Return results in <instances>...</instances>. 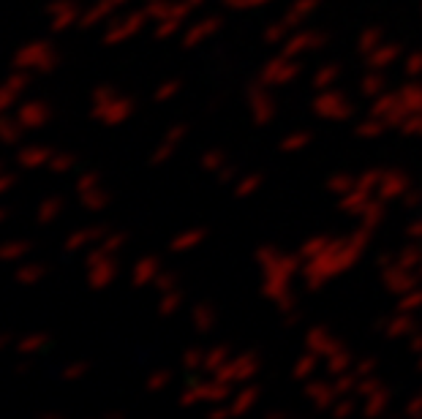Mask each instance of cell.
I'll use <instances>...</instances> for the list:
<instances>
[{"label": "cell", "mask_w": 422, "mask_h": 419, "mask_svg": "<svg viewBox=\"0 0 422 419\" xmlns=\"http://www.w3.org/2000/svg\"><path fill=\"white\" fill-rule=\"evenodd\" d=\"M11 66L22 71H30V74H52L60 66V54L55 52V47L50 41H33V44L22 47L14 54Z\"/></svg>", "instance_id": "1"}, {"label": "cell", "mask_w": 422, "mask_h": 419, "mask_svg": "<svg viewBox=\"0 0 422 419\" xmlns=\"http://www.w3.org/2000/svg\"><path fill=\"white\" fill-rule=\"evenodd\" d=\"M19 120V125L25 128V131H35V128H41L44 122L52 117V109L44 104V101H38V98H33V101H25V104L17 106V115H14Z\"/></svg>", "instance_id": "2"}, {"label": "cell", "mask_w": 422, "mask_h": 419, "mask_svg": "<svg viewBox=\"0 0 422 419\" xmlns=\"http://www.w3.org/2000/svg\"><path fill=\"white\" fill-rule=\"evenodd\" d=\"M50 158H52V150H50V147L33 144V147H22L14 161H17V166H22V169H38V166H47Z\"/></svg>", "instance_id": "3"}, {"label": "cell", "mask_w": 422, "mask_h": 419, "mask_svg": "<svg viewBox=\"0 0 422 419\" xmlns=\"http://www.w3.org/2000/svg\"><path fill=\"white\" fill-rule=\"evenodd\" d=\"M63 207H66V199L63 196H50L44 202H38V207H35V224L38 226H50L55 218L63 212Z\"/></svg>", "instance_id": "4"}, {"label": "cell", "mask_w": 422, "mask_h": 419, "mask_svg": "<svg viewBox=\"0 0 422 419\" xmlns=\"http://www.w3.org/2000/svg\"><path fill=\"white\" fill-rule=\"evenodd\" d=\"M104 234V229L101 226H93V229H76V231H71L69 237H66V253H76V251H82L85 245H90L93 240H98Z\"/></svg>", "instance_id": "5"}, {"label": "cell", "mask_w": 422, "mask_h": 419, "mask_svg": "<svg viewBox=\"0 0 422 419\" xmlns=\"http://www.w3.org/2000/svg\"><path fill=\"white\" fill-rule=\"evenodd\" d=\"M112 278H115V264L106 262V259L96 262L93 267H88V286L90 289H104Z\"/></svg>", "instance_id": "6"}, {"label": "cell", "mask_w": 422, "mask_h": 419, "mask_svg": "<svg viewBox=\"0 0 422 419\" xmlns=\"http://www.w3.org/2000/svg\"><path fill=\"white\" fill-rule=\"evenodd\" d=\"M79 17H82V6H79V3H74V6H69L66 11L55 14L50 30H52V33H66L69 28H76V25H79Z\"/></svg>", "instance_id": "7"}, {"label": "cell", "mask_w": 422, "mask_h": 419, "mask_svg": "<svg viewBox=\"0 0 422 419\" xmlns=\"http://www.w3.org/2000/svg\"><path fill=\"white\" fill-rule=\"evenodd\" d=\"M44 275H47V264L41 262H28L14 270V280H17L19 286H35Z\"/></svg>", "instance_id": "8"}, {"label": "cell", "mask_w": 422, "mask_h": 419, "mask_svg": "<svg viewBox=\"0 0 422 419\" xmlns=\"http://www.w3.org/2000/svg\"><path fill=\"white\" fill-rule=\"evenodd\" d=\"M47 340H50V335H47V332H30V335L19 338L14 351H17L19 357H33V354H38V351L47 346Z\"/></svg>", "instance_id": "9"}, {"label": "cell", "mask_w": 422, "mask_h": 419, "mask_svg": "<svg viewBox=\"0 0 422 419\" xmlns=\"http://www.w3.org/2000/svg\"><path fill=\"white\" fill-rule=\"evenodd\" d=\"M30 248L33 243H28V240H6V243H0V262H19L30 253Z\"/></svg>", "instance_id": "10"}, {"label": "cell", "mask_w": 422, "mask_h": 419, "mask_svg": "<svg viewBox=\"0 0 422 419\" xmlns=\"http://www.w3.org/2000/svg\"><path fill=\"white\" fill-rule=\"evenodd\" d=\"M22 134H25V128L19 125L17 117L0 115V142H3V144H17V142L22 139Z\"/></svg>", "instance_id": "11"}, {"label": "cell", "mask_w": 422, "mask_h": 419, "mask_svg": "<svg viewBox=\"0 0 422 419\" xmlns=\"http://www.w3.org/2000/svg\"><path fill=\"white\" fill-rule=\"evenodd\" d=\"M106 11H109V3H98L96 8H90L88 14L79 17V25H76V28H79V30H88V28H93L101 17H106Z\"/></svg>", "instance_id": "12"}, {"label": "cell", "mask_w": 422, "mask_h": 419, "mask_svg": "<svg viewBox=\"0 0 422 419\" xmlns=\"http://www.w3.org/2000/svg\"><path fill=\"white\" fill-rule=\"evenodd\" d=\"M22 96L19 90H14L11 85H0V115H6L8 109H14V104H17V98Z\"/></svg>", "instance_id": "13"}, {"label": "cell", "mask_w": 422, "mask_h": 419, "mask_svg": "<svg viewBox=\"0 0 422 419\" xmlns=\"http://www.w3.org/2000/svg\"><path fill=\"white\" fill-rule=\"evenodd\" d=\"M74 163H76V158L71 156V153H52L47 166H50L52 172H60V175H63V172H69Z\"/></svg>", "instance_id": "14"}, {"label": "cell", "mask_w": 422, "mask_h": 419, "mask_svg": "<svg viewBox=\"0 0 422 419\" xmlns=\"http://www.w3.org/2000/svg\"><path fill=\"white\" fill-rule=\"evenodd\" d=\"M79 205L85 210H101L106 205V193H98V191L79 193Z\"/></svg>", "instance_id": "15"}, {"label": "cell", "mask_w": 422, "mask_h": 419, "mask_svg": "<svg viewBox=\"0 0 422 419\" xmlns=\"http://www.w3.org/2000/svg\"><path fill=\"white\" fill-rule=\"evenodd\" d=\"M85 373H88V365H85V362H71V365H66L60 370V379H63V381H79Z\"/></svg>", "instance_id": "16"}, {"label": "cell", "mask_w": 422, "mask_h": 419, "mask_svg": "<svg viewBox=\"0 0 422 419\" xmlns=\"http://www.w3.org/2000/svg\"><path fill=\"white\" fill-rule=\"evenodd\" d=\"M98 185V175L96 172H85V175L76 177V193H88Z\"/></svg>", "instance_id": "17"}, {"label": "cell", "mask_w": 422, "mask_h": 419, "mask_svg": "<svg viewBox=\"0 0 422 419\" xmlns=\"http://www.w3.org/2000/svg\"><path fill=\"white\" fill-rule=\"evenodd\" d=\"M74 3H76V0H52V3L47 6V14H50V17H55V14L66 11V8H69V6H74Z\"/></svg>", "instance_id": "18"}, {"label": "cell", "mask_w": 422, "mask_h": 419, "mask_svg": "<svg viewBox=\"0 0 422 419\" xmlns=\"http://www.w3.org/2000/svg\"><path fill=\"white\" fill-rule=\"evenodd\" d=\"M17 185V175H8V172H0V196Z\"/></svg>", "instance_id": "19"}, {"label": "cell", "mask_w": 422, "mask_h": 419, "mask_svg": "<svg viewBox=\"0 0 422 419\" xmlns=\"http://www.w3.org/2000/svg\"><path fill=\"white\" fill-rule=\"evenodd\" d=\"M109 93H112V90H96V93H93V101H96V104H106V101H109Z\"/></svg>", "instance_id": "20"}, {"label": "cell", "mask_w": 422, "mask_h": 419, "mask_svg": "<svg viewBox=\"0 0 422 419\" xmlns=\"http://www.w3.org/2000/svg\"><path fill=\"white\" fill-rule=\"evenodd\" d=\"M11 343V332H0V351Z\"/></svg>", "instance_id": "21"}, {"label": "cell", "mask_w": 422, "mask_h": 419, "mask_svg": "<svg viewBox=\"0 0 422 419\" xmlns=\"http://www.w3.org/2000/svg\"><path fill=\"white\" fill-rule=\"evenodd\" d=\"M41 419H63V414H57V411H47V414H41Z\"/></svg>", "instance_id": "22"}, {"label": "cell", "mask_w": 422, "mask_h": 419, "mask_svg": "<svg viewBox=\"0 0 422 419\" xmlns=\"http://www.w3.org/2000/svg\"><path fill=\"white\" fill-rule=\"evenodd\" d=\"M6 218H8V210H6V207H0V224H3Z\"/></svg>", "instance_id": "23"}, {"label": "cell", "mask_w": 422, "mask_h": 419, "mask_svg": "<svg viewBox=\"0 0 422 419\" xmlns=\"http://www.w3.org/2000/svg\"><path fill=\"white\" fill-rule=\"evenodd\" d=\"M0 172H3V163H0Z\"/></svg>", "instance_id": "24"}]
</instances>
